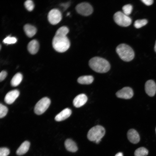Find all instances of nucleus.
I'll list each match as a JSON object with an SVG mask.
<instances>
[{
	"label": "nucleus",
	"mask_w": 156,
	"mask_h": 156,
	"mask_svg": "<svg viewBox=\"0 0 156 156\" xmlns=\"http://www.w3.org/2000/svg\"><path fill=\"white\" fill-rule=\"evenodd\" d=\"M148 154V150L144 147L138 148L134 152L135 156H146Z\"/></svg>",
	"instance_id": "obj_21"
},
{
	"label": "nucleus",
	"mask_w": 156,
	"mask_h": 156,
	"mask_svg": "<svg viewBox=\"0 0 156 156\" xmlns=\"http://www.w3.org/2000/svg\"><path fill=\"white\" fill-rule=\"evenodd\" d=\"M19 94V92L17 90H13L8 92L5 96V102L8 104H12L18 96Z\"/></svg>",
	"instance_id": "obj_11"
},
{
	"label": "nucleus",
	"mask_w": 156,
	"mask_h": 156,
	"mask_svg": "<svg viewBox=\"0 0 156 156\" xmlns=\"http://www.w3.org/2000/svg\"><path fill=\"white\" fill-rule=\"evenodd\" d=\"M7 75V72L5 70L2 71L0 73V81H1L4 80Z\"/></svg>",
	"instance_id": "obj_28"
},
{
	"label": "nucleus",
	"mask_w": 156,
	"mask_h": 156,
	"mask_svg": "<svg viewBox=\"0 0 156 156\" xmlns=\"http://www.w3.org/2000/svg\"><path fill=\"white\" fill-rule=\"evenodd\" d=\"M94 80V78L91 75H84L80 77L77 80V82L82 84H89Z\"/></svg>",
	"instance_id": "obj_19"
},
{
	"label": "nucleus",
	"mask_w": 156,
	"mask_h": 156,
	"mask_svg": "<svg viewBox=\"0 0 156 156\" xmlns=\"http://www.w3.org/2000/svg\"><path fill=\"white\" fill-rule=\"evenodd\" d=\"M105 128L101 125L93 127L88 131L87 135L88 139L91 141L99 143L105 133Z\"/></svg>",
	"instance_id": "obj_4"
},
{
	"label": "nucleus",
	"mask_w": 156,
	"mask_h": 156,
	"mask_svg": "<svg viewBox=\"0 0 156 156\" xmlns=\"http://www.w3.org/2000/svg\"><path fill=\"white\" fill-rule=\"evenodd\" d=\"M50 103V99L47 97L43 98L36 104L34 108V112L37 115H41L47 110Z\"/></svg>",
	"instance_id": "obj_6"
},
{
	"label": "nucleus",
	"mask_w": 156,
	"mask_h": 156,
	"mask_svg": "<svg viewBox=\"0 0 156 156\" xmlns=\"http://www.w3.org/2000/svg\"><path fill=\"white\" fill-rule=\"evenodd\" d=\"M24 5L26 9L29 11H32L34 7L33 2L31 0L26 1L24 3Z\"/></svg>",
	"instance_id": "obj_25"
},
{
	"label": "nucleus",
	"mask_w": 156,
	"mask_h": 156,
	"mask_svg": "<svg viewBox=\"0 0 156 156\" xmlns=\"http://www.w3.org/2000/svg\"><path fill=\"white\" fill-rule=\"evenodd\" d=\"M1 45H0V49H1Z\"/></svg>",
	"instance_id": "obj_32"
},
{
	"label": "nucleus",
	"mask_w": 156,
	"mask_h": 156,
	"mask_svg": "<svg viewBox=\"0 0 156 156\" xmlns=\"http://www.w3.org/2000/svg\"><path fill=\"white\" fill-rule=\"evenodd\" d=\"M10 153V150L7 148L1 147L0 148V156H7Z\"/></svg>",
	"instance_id": "obj_27"
},
{
	"label": "nucleus",
	"mask_w": 156,
	"mask_h": 156,
	"mask_svg": "<svg viewBox=\"0 0 156 156\" xmlns=\"http://www.w3.org/2000/svg\"><path fill=\"white\" fill-rule=\"evenodd\" d=\"M90 67L95 72L100 73H104L110 69V65L106 59L99 57H94L89 61Z\"/></svg>",
	"instance_id": "obj_1"
},
{
	"label": "nucleus",
	"mask_w": 156,
	"mask_h": 156,
	"mask_svg": "<svg viewBox=\"0 0 156 156\" xmlns=\"http://www.w3.org/2000/svg\"><path fill=\"white\" fill-rule=\"evenodd\" d=\"M8 111V108L1 103L0 104V118H2L7 114Z\"/></svg>",
	"instance_id": "obj_24"
},
{
	"label": "nucleus",
	"mask_w": 156,
	"mask_h": 156,
	"mask_svg": "<svg viewBox=\"0 0 156 156\" xmlns=\"http://www.w3.org/2000/svg\"><path fill=\"white\" fill-rule=\"evenodd\" d=\"M87 100V97L85 94H80L75 97L73 100V103L75 107L79 108L84 105Z\"/></svg>",
	"instance_id": "obj_12"
},
{
	"label": "nucleus",
	"mask_w": 156,
	"mask_h": 156,
	"mask_svg": "<svg viewBox=\"0 0 156 156\" xmlns=\"http://www.w3.org/2000/svg\"><path fill=\"white\" fill-rule=\"evenodd\" d=\"M154 50L155 51L156 53V40L155 41V44L154 46Z\"/></svg>",
	"instance_id": "obj_31"
},
{
	"label": "nucleus",
	"mask_w": 156,
	"mask_h": 156,
	"mask_svg": "<svg viewBox=\"0 0 156 156\" xmlns=\"http://www.w3.org/2000/svg\"><path fill=\"white\" fill-rule=\"evenodd\" d=\"M127 137L129 141L133 144H137L140 140L138 133L133 129H131L128 130L127 133Z\"/></svg>",
	"instance_id": "obj_13"
},
{
	"label": "nucleus",
	"mask_w": 156,
	"mask_h": 156,
	"mask_svg": "<svg viewBox=\"0 0 156 156\" xmlns=\"http://www.w3.org/2000/svg\"><path fill=\"white\" fill-rule=\"evenodd\" d=\"M116 51L120 57L125 62L130 61L134 57L133 49L125 44H121L118 45L116 47Z\"/></svg>",
	"instance_id": "obj_3"
},
{
	"label": "nucleus",
	"mask_w": 156,
	"mask_h": 156,
	"mask_svg": "<svg viewBox=\"0 0 156 156\" xmlns=\"http://www.w3.org/2000/svg\"><path fill=\"white\" fill-rule=\"evenodd\" d=\"M115 156H123V155L122 153L119 152L117 153Z\"/></svg>",
	"instance_id": "obj_30"
},
{
	"label": "nucleus",
	"mask_w": 156,
	"mask_h": 156,
	"mask_svg": "<svg viewBox=\"0 0 156 156\" xmlns=\"http://www.w3.org/2000/svg\"><path fill=\"white\" fill-rule=\"evenodd\" d=\"M17 40V39L15 37L9 36L5 38L3 40V42L5 44H11L15 43Z\"/></svg>",
	"instance_id": "obj_26"
},
{
	"label": "nucleus",
	"mask_w": 156,
	"mask_h": 156,
	"mask_svg": "<svg viewBox=\"0 0 156 156\" xmlns=\"http://www.w3.org/2000/svg\"><path fill=\"white\" fill-rule=\"evenodd\" d=\"M145 90L149 96H154L156 92V84L154 81L152 80L147 81L145 85Z\"/></svg>",
	"instance_id": "obj_10"
},
{
	"label": "nucleus",
	"mask_w": 156,
	"mask_h": 156,
	"mask_svg": "<svg viewBox=\"0 0 156 156\" xmlns=\"http://www.w3.org/2000/svg\"><path fill=\"white\" fill-rule=\"evenodd\" d=\"M71 113V109L68 108H66L58 114L55 116V119L57 121L63 120L69 117Z\"/></svg>",
	"instance_id": "obj_14"
},
{
	"label": "nucleus",
	"mask_w": 156,
	"mask_h": 156,
	"mask_svg": "<svg viewBox=\"0 0 156 156\" xmlns=\"http://www.w3.org/2000/svg\"><path fill=\"white\" fill-rule=\"evenodd\" d=\"M141 1L146 5L148 6L151 5L153 2V0H142Z\"/></svg>",
	"instance_id": "obj_29"
},
{
	"label": "nucleus",
	"mask_w": 156,
	"mask_h": 156,
	"mask_svg": "<svg viewBox=\"0 0 156 156\" xmlns=\"http://www.w3.org/2000/svg\"><path fill=\"white\" fill-rule=\"evenodd\" d=\"M155 131H156V128Z\"/></svg>",
	"instance_id": "obj_33"
},
{
	"label": "nucleus",
	"mask_w": 156,
	"mask_h": 156,
	"mask_svg": "<svg viewBox=\"0 0 156 156\" xmlns=\"http://www.w3.org/2000/svg\"><path fill=\"white\" fill-rule=\"evenodd\" d=\"M23 79V76L19 73H16L13 77L11 81V84L13 87L18 86L21 82Z\"/></svg>",
	"instance_id": "obj_20"
},
{
	"label": "nucleus",
	"mask_w": 156,
	"mask_h": 156,
	"mask_svg": "<svg viewBox=\"0 0 156 156\" xmlns=\"http://www.w3.org/2000/svg\"><path fill=\"white\" fill-rule=\"evenodd\" d=\"M53 47L58 52L63 53L70 47V42L66 35L56 34L52 42Z\"/></svg>",
	"instance_id": "obj_2"
},
{
	"label": "nucleus",
	"mask_w": 156,
	"mask_h": 156,
	"mask_svg": "<svg viewBox=\"0 0 156 156\" xmlns=\"http://www.w3.org/2000/svg\"><path fill=\"white\" fill-rule=\"evenodd\" d=\"M23 29L26 35L29 38L34 36L37 32L36 27L29 24L25 25L23 27Z\"/></svg>",
	"instance_id": "obj_17"
},
{
	"label": "nucleus",
	"mask_w": 156,
	"mask_h": 156,
	"mask_svg": "<svg viewBox=\"0 0 156 156\" xmlns=\"http://www.w3.org/2000/svg\"><path fill=\"white\" fill-rule=\"evenodd\" d=\"M148 23L146 19L137 20L134 22V25L136 28H139L146 25Z\"/></svg>",
	"instance_id": "obj_22"
},
{
	"label": "nucleus",
	"mask_w": 156,
	"mask_h": 156,
	"mask_svg": "<svg viewBox=\"0 0 156 156\" xmlns=\"http://www.w3.org/2000/svg\"><path fill=\"white\" fill-rule=\"evenodd\" d=\"M113 18L115 22L120 26L127 27L131 23V18L120 11L116 12L114 15Z\"/></svg>",
	"instance_id": "obj_5"
},
{
	"label": "nucleus",
	"mask_w": 156,
	"mask_h": 156,
	"mask_svg": "<svg viewBox=\"0 0 156 156\" xmlns=\"http://www.w3.org/2000/svg\"><path fill=\"white\" fill-rule=\"evenodd\" d=\"M39 47L38 42L36 40L34 39L29 43L27 45V49L31 54H35L38 51Z\"/></svg>",
	"instance_id": "obj_15"
},
{
	"label": "nucleus",
	"mask_w": 156,
	"mask_h": 156,
	"mask_svg": "<svg viewBox=\"0 0 156 156\" xmlns=\"http://www.w3.org/2000/svg\"><path fill=\"white\" fill-rule=\"evenodd\" d=\"M47 17L49 23L53 25H55L61 20L62 15L61 12L58 9L55 8L49 11Z\"/></svg>",
	"instance_id": "obj_8"
},
{
	"label": "nucleus",
	"mask_w": 156,
	"mask_h": 156,
	"mask_svg": "<svg viewBox=\"0 0 156 156\" xmlns=\"http://www.w3.org/2000/svg\"><path fill=\"white\" fill-rule=\"evenodd\" d=\"M64 145L66 149L71 152H75L78 150L76 143L71 139H66L64 142Z\"/></svg>",
	"instance_id": "obj_16"
},
{
	"label": "nucleus",
	"mask_w": 156,
	"mask_h": 156,
	"mask_svg": "<svg viewBox=\"0 0 156 156\" xmlns=\"http://www.w3.org/2000/svg\"><path fill=\"white\" fill-rule=\"evenodd\" d=\"M117 97L125 99L131 98L133 95L132 89L129 87H125L118 91L116 93Z\"/></svg>",
	"instance_id": "obj_9"
},
{
	"label": "nucleus",
	"mask_w": 156,
	"mask_h": 156,
	"mask_svg": "<svg viewBox=\"0 0 156 156\" xmlns=\"http://www.w3.org/2000/svg\"><path fill=\"white\" fill-rule=\"evenodd\" d=\"M30 143L28 141L23 142L18 148L16 151V154L18 155H22L25 153L28 150Z\"/></svg>",
	"instance_id": "obj_18"
},
{
	"label": "nucleus",
	"mask_w": 156,
	"mask_h": 156,
	"mask_svg": "<svg viewBox=\"0 0 156 156\" xmlns=\"http://www.w3.org/2000/svg\"><path fill=\"white\" fill-rule=\"evenodd\" d=\"M77 12L79 14L85 16H88L93 12V9L89 3L83 2L78 4L75 7Z\"/></svg>",
	"instance_id": "obj_7"
},
{
	"label": "nucleus",
	"mask_w": 156,
	"mask_h": 156,
	"mask_svg": "<svg viewBox=\"0 0 156 156\" xmlns=\"http://www.w3.org/2000/svg\"><path fill=\"white\" fill-rule=\"evenodd\" d=\"M132 9V5L130 4L125 5L122 8L123 12L127 16L131 14Z\"/></svg>",
	"instance_id": "obj_23"
}]
</instances>
